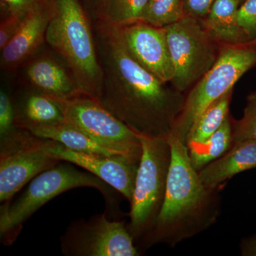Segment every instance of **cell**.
Instances as JSON below:
<instances>
[{"instance_id":"obj_11","label":"cell","mask_w":256,"mask_h":256,"mask_svg":"<svg viewBox=\"0 0 256 256\" xmlns=\"http://www.w3.org/2000/svg\"><path fill=\"white\" fill-rule=\"evenodd\" d=\"M45 146L56 159L86 170L130 202L140 164L138 160L124 156H111L80 152L50 140L45 139Z\"/></svg>"},{"instance_id":"obj_8","label":"cell","mask_w":256,"mask_h":256,"mask_svg":"<svg viewBox=\"0 0 256 256\" xmlns=\"http://www.w3.org/2000/svg\"><path fill=\"white\" fill-rule=\"evenodd\" d=\"M52 98L60 106L66 122L101 146L140 161V134L111 114L98 98L84 92L67 98Z\"/></svg>"},{"instance_id":"obj_14","label":"cell","mask_w":256,"mask_h":256,"mask_svg":"<svg viewBox=\"0 0 256 256\" xmlns=\"http://www.w3.org/2000/svg\"><path fill=\"white\" fill-rule=\"evenodd\" d=\"M256 169V141L233 142L224 156L198 172L203 183L208 188H220V185L235 175Z\"/></svg>"},{"instance_id":"obj_21","label":"cell","mask_w":256,"mask_h":256,"mask_svg":"<svg viewBox=\"0 0 256 256\" xmlns=\"http://www.w3.org/2000/svg\"><path fill=\"white\" fill-rule=\"evenodd\" d=\"M233 90L222 96L208 108L197 118L188 134L186 144L201 142L216 132L229 116V106Z\"/></svg>"},{"instance_id":"obj_1","label":"cell","mask_w":256,"mask_h":256,"mask_svg":"<svg viewBox=\"0 0 256 256\" xmlns=\"http://www.w3.org/2000/svg\"><path fill=\"white\" fill-rule=\"evenodd\" d=\"M96 38L104 72L98 100L138 134L169 136L183 110V94L138 64L114 26L98 23Z\"/></svg>"},{"instance_id":"obj_25","label":"cell","mask_w":256,"mask_h":256,"mask_svg":"<svg viewBox=\"0 0 256 256\" xmlns=\"http://www.w3.org/2000/svg\"><path fill=\"white\" fill-rule=\"evenodd\" d=\"M26 14H8L2 18L0 24V50H2L18 33Z\"/></svg>"},{"instance_id":"obj_22","label":"cell","mask_w":256,"mask_h":256,"mask_svg":"<svg viewBox=\"0 0 256 256\" xmlns=\"http://www.w3.org/2000/svg\"><path fill=\"white\" fill-rule=\"evenodd\" d=\"M184 16L183 0H148L140 21L164 28Z\"/></svg>"},{"instance_id":"obj_15","label":"cell","mask_w":256,"mask_h":256,"mask_svg":"<svg viewBox=\"0 0 256 256\" xmlns=\"http://www.w3.org/2000/svg\"><path fill=\"white\" fill-rule=\"evenodd\" d=\"M26 76L38 92L52 97L67 98L82 92L70 70L50 57L42 56L30 62Z\"/></svg>"},{"instance_id":"obj_16","label":"cell","mask_w":256,"mask_h":256,"mask_svg":"<svg viewBox=\"0 0 256 256\" xmlns=\"http://www.w3.org/2000/svg\"><path fill=\"white\" fill-rule=\"evenodd\" d=\"M244 0H216L206 18L202 20L207 31L222 45L248 43L239 26L237 14Z\"/></svg>"},{"instance_id":"obj_17","label":"cell","mask_w":256,"mask_h":256,"mask_svg":"<svg viewBox=\"0 0 256 256\" xmlns=\"http://www.w3.org/2000/svg\"><path fill=\"white\" fill-rule=\"evenodd\" d=\"M23 129L30 131L36 137L55 141L72 150L99 156H124L101 146L86 133L66 122L50 126H28Z\"/></svg>"},{"instance_id":"obj_3","label":"cell","mask_w":256,"mask_h":256,"mask_svg":"<svg viewBox=\"0 0 256 256\" xmlns=\"http://www.w3.org/2000/svg\"><path fill=\"white\" fill-rule=\"evenodd\" d=\"M46 42L63 58L82 92L98 98L104 72L88 12L82 0H52Z\"/></svg>"},{"instance_id":"obj_13","label":"cell","mask_w":256,"mask_h":256,"mask_svg":"<svg viewBox=\"0 0 256 256\" xmlns=\"http://www.w3.org/2000/svg\"><path fill=\"white\" fill-rule=\"evenodd\" d=\"M53 13L52 0H40L28 12L18 33L1 50L2 68L14 70L35 54L46 42Z\"/></svg>"},{"instance_id":"obj_28","label":"cell","mask_w":256,"mask_h":256,"mask_svg":"<svg viewBox=\"0 0 256 256\" xmlns=\"http://www.w3.org/2000/svg\"><path fill=\"white\" fill-rule=\"evenodd\" d=\"M240 254L244 256H256V234L244 238L240 242Z\"/></svg>"},{"instance_id":"obj_5","label":"cell","mask_w":256,"mask_h":256,"mask_svg":"<svg viewBox=\"0 0 256 256\" xmlns=\"http://www.w3.org/2000/svg\"><path fill=\"white\" fill-rule=\"evenodd\" d=\"M142 156L130 202L127 228L133 238L142 239L153 228L164 203L171 164L168 136H141Z\"/></svg>"},{"instance_id":"obj_27","label":"cell","mask_w":256,"mask_h":256,"mask_svg":"<svg viewBox=\"0 0 256 256\" xmlns=\"http://www.w3.org/2000/svg\"><path fill=\"white\" fill-rule=\"evenodd\" d=\"M40 0H0L3 16L8 14H25Z\"/></svg>"},{"instance_id":"obj_24","label":"cell","mask_w":256,"mask_h":256,"mask_svg":"<svg viewBox=\"0 0 256 256\" xmlns=\"http://www.w3.org/2000/svg\"><path fill=\"white\" fill-rule=\"evenodd\" d=\"M240 28L248 42L256 37V0H244L237 14Z\"/></svg>"},{"instance_id":"obj_9","label":"cell","mask_w":256,"mask_h":256,"mask_svg":"<svg viewBox=\"0 0 256 256\" xmlns=\"http://www.w3.org/2000/svg\"><path fill=\"white\" fill-rule=\"evenodd\" d=\"M60 247L66 256L140 255L124 222L109 220L106 214L74 222L62 236Z\"/></svg>"},{"instance_id":"obj_2","label":"cell","mask_w":256,"mask_h":256,"mask_svg":"<svg viewBox=\"0 0 256 256\" xmlns=\"http://www.w3.org/2000/svg\"><path fill=\"white\" fill-rule=\"evenodd\" d=\"M171 164L164 203L153 228L142 239L144 246H174L214 224L220 215L218 188L206 186L192 166L186 143L170 133Z\"/></svg>"},{"instance_id":"obj_18","label":"cell","mask_w":256,"mask_h":256,"mask_svg":"<svg viewBox=\"0 0 256 256\" xmlns=\"http://www.w3.org/2000/svg\"><path fill=\"white\" fill-rule=\"evenodd\" d=\"M66 122L63 112L50 96L34 92L25 98L16 110V124L20 128L50 126Z\"/></svg>"},{"instance_id":"obj_30","label":"cell","mask_w":256,"mask_h":256,"mask_svg":"<svg viewBox=\"0 0 256 256\" xmlns=\"http://www.w3.org/2000/svg\"><path fill=\"white\" fill-rule=\"evenodd\" d=\"M249 44L252 45V46L256 47V37L254 40H252V42H248Z\"/></svg>"},{"instance_id":"obj_7","label":"cell","mask_w":256,"mask_h":256,"mask_svg":"<svg viewBox=\"0 0 256 256\" xmlns=\"http://www.w3.org/2000/svg\"><path fill=\"white\" fill-rule=\"evenodd\" d=\"M164 30L174 70L170 84L184 94L212 68L223 46L197 18L184 16Z\"/></svg>"},{"instance_id":"obj_23","label":"cell","mask_w":256,"mask_h":256,"mask_svg":"<svg viewBox=\"0 0 256 256\" xmlns=\"http://www.w3.org/2000/svg\"><path fill=\"white\" fill-rule=\"evenodd\" d=\"M256 141V92L246 98V106L242 117L233 120V142Z\"/></svg>"},{"instance_id":"obj_6","label":"cell","mask_w":256,"mask_h":256,"mask_svg":"<svg viewBox=\"0 0 256 256\" xmlns=\"http://www.w3.org/2000/svg\"><path fill=\"white\" fill-rule=\"evenodd\" d=\"M256 65V47L249 44L224 45L212 68L192 87L172 134L186 143L198 116L230 90L248 70Z\"/></svg>"},{"instance_id":"obj_29","label":"cell","mask_w":256,"mask_h":256,"mask_svg":"<svg viewBox=\"0 0 256 256\" xmlns=\"http://www.w3.org/2000/svg\"><path fill=\"white\" fill-rule=\"evenodd\" d=\"M82 2L88 11V10H92L94 14H96L102 0H82Z\"/></svg>"},{"instance_id":"obj_12","label":"cell","mask_w":256,"mask_h":256,"mask_svg":"<svg viewBox=\"0 0 256 256\" xmlns=\"http://www.w3.org/2000/svg\"><path fill=\"white\" fill-rule=\"evenodd\" d=\"M128 53L138 64L165 82H171L174 70L164 28L142 22L116 28Z\"/></svg>"},{"instance_id":"obj_20","label":"cell","mask_w":256,"mask_h":256,"mask_svg":"<svg viewBox=\"0 0 256 256\" xmlns=\"http://www.w3.org/2000/svg\"><path fill=\"white\" fill-rule=\"evenodd\" d=\"M148 0H102L96 13L98 23L120 26L140 21Z\"/></svg>"},{"instance_id":"obj_4","label":"cell","mask_w":256,"mask_h":256,"mask_svg":"<svg viewBox=\"0 0 256 256\" xmlns=\"http://www.w3.org/2000/svg\"><path fill=\"white\" fill-rule=\"evenodd\" d=\"M79 188H97L106 196L114 190L86 170L80 171L70 164L58 163L35 176L16 201L2 206L1 238L10 244L20 233L22 224L37 210L62 193Z\"/></svg>"},{"instance_id":"obj_19","label":"cell","mask_w":256,"mask_h":256,"mask_svg":"<svg viewBox=\"0 0 256 256\" xmlns=\"http://www.w3.org/2000/svg\"><path fill=\"white\" fill-rule=\"evenodd\" d=\"M233 120L229 114L222 127L208 139L201 142L186 144L190 162L197 172L218 159L230 149L233 144Z\"/></svg>"},{"instance_id":"obj_10","label":"cell","mask_w":256,"mask_h":256,"mask_svg":"<svg viewBox=\"0 0 256 256\" xmlns=\"http://www.w3.org/2000/svg\"><path fill=\"white\" fill-rule=\"evenodd\" d=\"M60 162L47 150L45 139L33 134L22 144L0 152L1 203H9L26 184Z\"/></svg>"},{"instance_id":"obj_26","label":"cell","mask_w":256,"mask_h":256,"mask_svg":"<svg viewBox=\"0 0 256 256\" xmlns=\"http://www.w3.org/2000/svg\"><path fill=\"white\" fill-rule=\"evenodd\" d=\"M216 0H183L184 16L203 20Z\"/></svg>"}]
</instances>
